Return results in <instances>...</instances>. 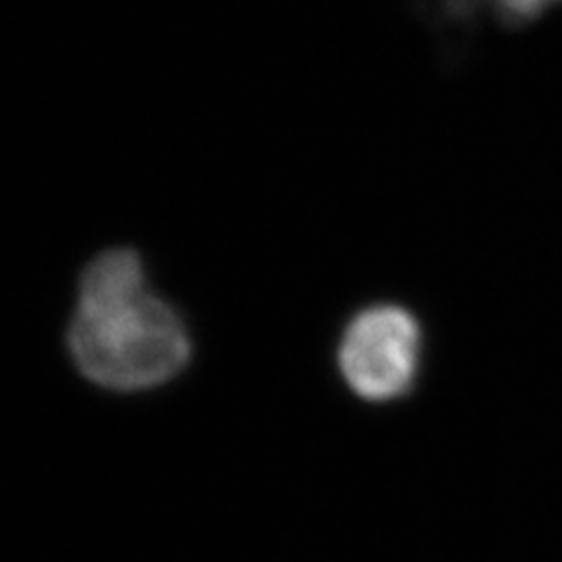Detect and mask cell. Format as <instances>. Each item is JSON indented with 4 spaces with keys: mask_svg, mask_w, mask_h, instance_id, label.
Here are the masks:
<instances>
[{
    "mask_svg": "<svg viewBox=\"0 0 562 562\" xmlns=\"http://www.w3.org/2000/svg\"><path fill=\"white\" fill-rule=\"evenodd\" d=\"M66 347L87 380L113 392L167 384L186 371L192 355L183 314L150 289L76 293Z\"/></svg>",
    "mask_w": 562,
    "mask_h": 562,
    "instance_id": "1",
    "label": "cell"
},
{
    "mask_svg": "<svg viewBox=\"0 0 562 562\" xmlns=\"http://www.w3.org/2000/svg\"><path fill=\"white\" fill-rule=\"evenodd\" d=\"M419 359V326L401 305L380 303L351 316L338 347L345 382L357 396L382 403L411 390Z\"/></svg>",
    "mask_w": 562,
    "mask_h": 562,
    "instance_id": "2",
    "label": "cell"
},
{
    "mask_svg": "<svg viewBox=\"0 0 562 562\" xmlns=\"http://www.w3.org/2000/svg\"><path fill=\"white\" fill-rule=\"evenodd\" d=\"M499 8L502 14L512 16V20H530V16L541 14L551 8L558 0H492Z\"/></svg>",
    "mask_w": 562,
    "mask_h": 562,
    "instance_id": "3",
    "label": "cell"
}]
</instances>
